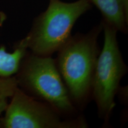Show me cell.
Here are the masks:
<instances>
[{"instance_id":"6da1fadb","label":"cell","mask_w":128,"mask_h":128,"mask_svg":"<svg viewBox=\"0 0 128 128\" xmlns=\"http://www.w3.org/2000/svg\"><path fill=\"white\" fill-rule=\"evenodd\" d=\"M102 23L86 34L71 36L57 52L56 65L70 98L78 111L92 99V84L100 49L98 38Z\"/></svg>"},{"instance_id":"7a4b0ae2","label":"cell","mask_w":128,"mask_h":128,"mask_svg":"<svg viewBox=\"0 0 128 128\" xmlns=\"http://www.w3.org/2000/svg\"><path fill=\"white\" fill-rule=\"evenodd\" d=\"M92 7L90 0H49L46 10L34 19L29 32L19 42L34 55L52 56L71 38L76 21Z\"/></svg>"},{"instance_id":"3957f363","label":"cell","mask_w":128,"mask_h":128,"mask_svg":"<svg viewBox=\"0 0 128 128\" xmlns=\"http://www.w3.org/2000/svg\"><path fill=\"white\" fill-rule=\"evenodd\" d=\"M14 76L19 88L49 104L65 118L72 119L80 115L52 56L36 55L28 50Z\"/></svg>"},{"instance_id":"277c9868","label":"cell","mask_w":128,"mask_h":128,"mask_svg":"<svg viewBox=\"0 0 128 128\" xmlns=\"http://www.w3.org/2000/svg\"><path fill=\"white\" fill-rule=\"evenodd\" d=\"M102 23L104 44L100 50L92 84V99L95 102L98 118L104 124L109 123L116 103L114 98L120 90V83L128 72L118 44V31Z\"/></svg>"},{"instance_id":"5b68a950","label":"cell","mask_w":128,"mask_h":128,"mask_svg":"<svg viewBox=\"0 0 128 128\" xmlns=\"http://www.w3.org/2000/svg\"><path fill=\"white\" fill-rule=\"evenodd\" d=\"M0 124L3 128H87L82 115L66 119L49 104L31 97L18 87Z\"/></svg>"},{"instance_id":"8992f818","label":"cell","mask_w":128,"mask_h":128,"mask_svg":"<svg viewBox=\"0 0 128 128\" xmlns=\"http://www.w3.org/2000/svg\"><path fill=\"white\" fill-rule=\"evenodd\" d=\"M102 16V23L126 34L128 26V0H90Z\"/></svg>"},{"instance_id":"52a82bcc","label":"cell","mask_w":128,"mask_h":128,"mask_svg":"<svg viewBox=\"0 0 128 128\" xmlns=\"http://www.w3.org/2000/svg\"><path fill=\"white\" fill-rule=\"evenodd\" d=\"M28 50L19 41L14 46L12 52H8L5 46H0V76H15L22 59Z\"/></svg>"},{"instance_id":"ba28073f","label":"cell","mask_w":128,"mask_h":128,"mask_svg":"<svg viewBox=\"0 0 128 128\" xmlns=\"http://www.w3.org/2000/svg\"><path fill=\"white\" fill-rule=\"evenodd\" d=\"M18 88L15 76H0V119L6 111L9 101ZM1 128V124H0Z\"/></svg>"}]
</instances>
